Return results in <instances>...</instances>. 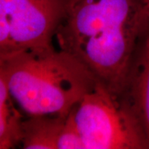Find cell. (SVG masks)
<instances>
[{"label": "cell", "mask_w": 149, "mask_h": 149, "mask_svg": "<svg viewBox=\"0 0 149 149\" xmlns=\"http://www.w3.org/2000/svg\"><path fill=\"white\" fill-rule=\"evenodd\" d=\"M117 98L138 124L149 149V23L139 39L123 90Z\"/></svg>", "instance_id": "5"}, {"label": "cell", "mask_w": 149, "mask_h": 149, "mask_svg": "<svg viewBox=\"0 0 149 149\" xmlns=\"http://www.w3.org/2000/svg\"><path fill=\"white\" fill-rule=\"evenodd\" d=\"M85 149H148L142 131L118 98L98 83L70 113Z\"/></svg>", "instance_id": "3"}, {"label": "cell", "mask_w": 149, "mask_h": 149, "mask_svg": "<svg viewBox=\"0 0 149 149\" xmlns=\"http://www.w3.org/2000/svg\"><path fill=\"white\" fill-rule=\"evenodd\" d=\"M0 68L27 116L68 115L99 83L80 61L55 47L20 54Z\"/></svg>", "instance_id": "2"}, {"label": "cell", "mask_w": 149, "mask_h": 149, "mask_svg": "<svg viewBox=\"0 0 149 149\" xmlns=\"http://www.w3.org/2000/svg\"><path fill=\"white\" fill-rule=\"evenodd\" d=\"M68 0H0V66L20 54L53 47Z\"/></svg>", "instance_id": "4"}, {"label": "cell", "mask_w": 149, "mask_h": 149, "mask_svg": "<svg viewBox=\"0 0 149 149\" xmlns=\"http://www.w3.org/2000/svg\"><path fill=\"white\" fill-rule=\"evenodd\" d=\"M17 106L0 68V149L13 148L21 143L24 118Z\"/></svg>", "instance_id": "7"}, {"label": "cell", "mask_w": 149, "mask_h": 149, "mask_svg": "<svg viewBox=\"0 0 149 149\" xmlns=\"http://www.w3.org/2000/svg\"><path fill=\"white\" fill-rule=\"evenodd\" d=\"M143 5L147 6V7H148L149 8V0H139Z\"/></svg>", "instance_id": "8"}, {"label": "cell", "mask_w": 149, "mask_h": 149, "mask_svg": "<svg viewBox=\"0 0 149 149\" xmlns=\"http://www.w3.org/2000/svg\"><path fill=\"white\" fill-rule=\"evenodd\" d=\"M148 23L139 0H68L55 40L118 97Z\"/></svg>", "instance_id": "1"}, {"label": "cell", "mask_w": 149, "mask_h": 149, "mask_svg": "<svg viewBox=\"0 0 149 149\" xmlns=\"http://www.w3.org/2000/svg\"><path fill=\"white\" fill-rule=\"evenodd\" d=\"M68 115H33L22 123V148L59 149Z\"/></svg>", "instance_id": "6"}]
</instances>
